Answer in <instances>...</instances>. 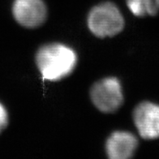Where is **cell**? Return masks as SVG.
<instances>
[{"label": "cell", "mask_w": 159, "mask_h": 159, "mask_svg": "<svg viewBox=\"0 0 159 159\" xmlns=\"http://www.w3.org/2000/svg\"><path fill=\"white\" fill-rule=\"evenodd\" d=\"M90 31L98 38L113 37L124 27V20L114 3L103 2L94 7L88 16Z\"/></svg>", "instance_id": "7a4b0ae2"}, {"label": "cell", "mask_w": 159, "mask_h": 159, "mask_svg": "<svg viewBox=\"0 0 159 159\" xmlns=\"http://www.w3.org/2000/svg\"><path fill=\"white\" fill-rule=\"evenodd\" d=\"M90 97L95 107L105 113L117 111L124 102L120 82L114 77L105 78L95 83L90 91Z\"/></svg>", "instance_id": "3957f363"}, {"label": "cell", "mask_w": 159, "mask_h": 159, "mask_svg": "<svg viewBox=\"0 0 159 159\" xmlns=\"http://www.w3.org/2000/svg\"><path fill=\"white\" fill-rule=\"evenodd\" d=\"M16 20L27 28H36L44 23L47 11L42 0H15L12 7Z\"/></svg>", "instance_id": "5b68a950"}, {"label": "cell", "mask_w": 159, "mask_h": 159, "mask_svg": "<svg viewBox=\"0 0 159 159\" xmlns=\"http://www.w3.org/2000/svg\"><path fill=\"white\" fill-rule=\"evenodd\" d=\"M127 5L136 16H155L159 11V0H127Z\"/></svg>", "instance_id": "52a82bcc"}, {"label": "cell", "mask_w": 159, "mask_h": 159, "mask_svg": "<svg viewBox=\"0 0 159 159\" xmlns=\"http://www.w3.org/2000/svg\"><path fill=\"white\" fill-rule=\"evenodd\" d=\"M135 125L140 136L146 140L159 138V106L144 102L133 112Z\"/></svg>", "instance_id": "277c9868"}, {"label": "cell", "mask_w": 159, "mask_h": 159, "mask_svg": "<svg viewBox=\"0 0 159 159\" xmlns=\"http://www.w3.org/2000/svg\"><path fill=\"white\" fill-rule=\"evenodd\" d=\"M36 63L43 79L55 81L73 71L77 56L68 46L54 43L39 49L36 55Z\"/></svg>", "instance_id": "6da1fadb"}, {"label": "cell", "mask_w": 159, "mask_h": 159, "mask_svg": "<svg viewBox=\"0 0 159 159\" xmlns=\"http://www.w3.org/2000/svg\"><path fill=\"white\" fill-rule=\"evenodd\" d=\"M7 123H8L7 112L4 107L0 103V132H2L3 128H6Z\"/></svg>", "instance_id": "ba28073f"}, {"label": "cell", "mask_w": 159, "mask_h": 159, "mask_svg": "<svg viewBox=\"0 0 159 159\" xmlns=\"http://www.w3.org/2000/svg\"><path fill=\"white\" fill-rule=\"evenodd\" d=\"M138 145L136 136L128 132H115L111 134L106 144L111 159H128L132 157Z\"/></svg>", "instance_id": "8992f818"}]
</instances>
